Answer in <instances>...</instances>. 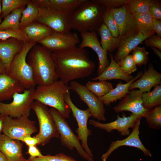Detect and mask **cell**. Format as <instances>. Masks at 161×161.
Segmentation results:
<instances>
[{
    "instance_id": "obj_11",
    "label": "cell",
    "mask_w": 161,
    "mask_h": 161,
    "mask_svg": "<svg viewBox=\"0 0 161 161\" xmlns=\"http://www.w3.org/2000/svg\"><path fill=\"white\" fill-rule=\"evenodd\" d=\"M35 122L29 117L13 118L6 116L2 128L3 134L14 140L21 141L25 137L31 136L38 130Z\"/></svg>"
},
{
    "instance_id": "obj_46",
    "label": "cell",
    "mask_w": 161,
    "mask_h": 161,
    "mask_svg": "<svg viewBox=\"0 0 161 161\" xmlns=\"http://www.w3.org/2000/svg\"><path fill=\"white\" fill-rule=\"evenodd\" d=\"M21 141L24 143L28 147L38 145V139L35 137L28 136L24 137Z\"/></svg>"
},
{
    "instance_id": "obj_9",
    "label": "cell",
    "mask_w": 161,
    "mask_h": 161,
    "mask_svg": "<svg viewBox=\"0 0 161 161\" xmlns=\"http://www.w3.org/2000/svg\"><path fill=\"white\" fill-rule=\"evenodd\" d=\"M37 7L38 13L36 21L46 26L55 32H70L71 29L69 20L73 12H62L47 7Z\"/></svg>"
},
{
    "instance_id": "obj_25",
    "label": "cell",
    "mask_w": 161,
    "mask_h": 161,
    "mask_svg": "<svg viewBox=\"0 0 161 161\" xmlns=\"http://www.w3.org/2000/svg\"><path fill=\"white\" fill-rule=\"evenodd\" d=\"M110 61L108 66L103 72L97 77L91 79L92 80H107L119 79L126 83L131 80L134 77L125 73L114 59L113 55H110Z\"/></svg>"
},
{
    "instance_id": "obj_24",
    "label": "cell",
    "mask_w": 161,
    "mask_h": 161,
    "mask_svg": "<svg viewBox=\"0 0 161 161\" xmlns=\"http://www.w3.org/2000/svg\"><path fill=\"white\" fill-rule=\"evenodd\" d=\"M37 7L49 8L62 12H73L86 0H34Z\"/></svg>"
},
{
    "instance_id": "obj_16",
    "label": "cell",
    "mask_w": 161,
    "mask_h": 161,
    "mask_svg": "<svg viewBox=\"0 0 161 161\" xmlns=\"http://www.w3.org/2000/svg\"><path fill=\"white\" fill-rule=\"evenodd\" d=\"M141 117L131 113L126 116L124 114L122 117L117 115V119L107 123H102L93 120L89 121V123L94 127L103 130L108 133L117 130L123 136H128L130 134V128H132L139 118Z\"/></svg>"
},
{
    "instance_id": "obj_40",
    "label": "cell",
    "mask_w": 161,
    "mask_h": 161,
    "mask_svg": "<svg viewBox=\"0 0 161 161\" xmlns=\"http://www.w3.org/2000/svg\"><path fill=\"white\" fill-rule=\"evenodd\" d=\"M27 161H77L73 158L63 153H60L55 155H47L41 157H30Z\"/></svg>"
},
{
    "instance_id": "obj_45",
    "label": "cell",
    "mask_w": 161,
    "mask_h": 161,
    "mask_svg": "<svg viewBox=\"0 0 161 161\" xmlns=\"http://www.w3.org/2000/svg\"><path fill=\"white\" fill-rule=\"evenodd\" d=\"M27 153L30 155V157L33 158L39 157L44 156L36 145L28 147Z\"/></svg>"
},
{
    "instance_id": "obj_31",
    "label": "cell",
    "mask_w": 161,
    "mask_h": 161,
    "mask_svg": "<svg viewBox=\"0 0 161 161\" xmlns=\"http://www.w3.org/2000/svg\"><path fill=\"white\" fill-rule=\"evenodd\" d=\"M24 7L17 9L4 18L0 24V30L7 29H18L22 11Z\"/></svg>"
},
{
    "instance_id": "obj_18",
    "label": "cell",
    "mask_w": 161,
    "mask_h": 161,
    "mask_svg": "<svg viewBox=\"0 0 161 161\" xmlns=\"http://www.w3.org/2000/svg\"><path fill=\"white\" fill-rule=\"evenodd\" d=\"M143 93L139 90L133 89L123 98L114 108L117 113L123 111H129L131 113L143 117L148 109L143 105L142 95Z\"/></svg>"
},
{
    "instance_id": "obj_47",
    "label": "cell",
    "mask_w": 161,
    "mask_h": 161,
    "mask_svg": "<svg viewBox=\"0 0 161 161\" xmlns=\"http://www.w3.org/2000/svg\"><path fill=\"white\" fill-rule=\"evenodd\" d=\"M152 27L153 30L157 35L161 37V21L153 18Z\"/></svg>"
},
{
    "instance_id": "obj_30",
    "label": "cell",
    "mask_w": 161,
    "mask_h": 161,
    "mask_svg": "<svg viewBox=\"0 0 161 161\" xmlns=\"http://www.w3.org/2000/svg\"><path fill=\"white\" fill-rule=\"evenodd\" d=\"M142 99L143 106L147 109L161 105V85L154 87L151 91L143 93Z\"/></svg>"
},
{
    "instance_id": "obj_15",
    "label": "cell",
    "mask_w": 161,
    "mask_h": 161,
    "mask_svg": "<svg viewBox=\"0 0 161 161\" xmlns=\"http://www.w3.org/2000/svg\"><path fill=\"white\" fill-rule=\"evenodd\" d=\"M142 117L137 120L132 129L131 133L126 138L122 140L112 142L107 151L101 156L102 161H106L111 154L116 149L122 146H129L137 148L141 150L144 155L147 156L152 157V154L148 149L143 144L139 137L140 126Z\"/></svg>"
},
{
    "instance_id": "obj_32",
    "label": "cell",
    "mask_w": 161,
    "mask_h": 161,
    "mask_svg": "<svg viewBox=\"0 0 161 161\" xmlns=\"http://www.w3.org/2000/svg\"><path fill=\"white\" fill-rule=\"evenodd\" d=\"M91 92L98 97H103L114 88L112 84L106 80H100L98 82L89 81L85 85Z\"/></svg>"
},
{
    "instance_id": "obj_5",
    "label": "cell",
    "mask_w": 161,
    "mask_h": 161,
    "mask_svg": "<svg viewBox=\"0 0 161 161\" xmlns=\"http://www.w3.org/2000/svg\"><path fill=\"white\" fill-rule=\"evenodd\" d=\"M37 42L29 41L24 43L21 50L14 57L10 65L8 75L19 81L26 89L34 87V81L32 68L27 61L30 51Z\"/></svg>"
},
{
    "instance_id": "obj_52",
    "label": "cell",
    "mask_w": 161,
    "mask_h": 161,
    "mask_svg": "<svg viewBox=\"0 0 161 161\" xmlns=\"http://www.w3.org/2000/svg\"><path fill=\"white\" fill-rule=\"evenodd\" d=\"M1 13H2V6H1V0H0V24L2 22L1 18Z\"/></svg>"
},
{
    "instance_id": "obj_29",
    "label": "cell",
    "mask_w": 161,
    "mask_h": 161,
    "mask_svg": "<svg viewBox=\"0 0 161 161\" xmlns=\"http://www.w3.org/2000/svg\"><path fill=\"white\" fill-rule=\"evenodd\" d=\"M26 7L22 11L19 24V28H24L36 21L38 13L37 7L32 1L28 0Z\"/></svg>"
},
{
    "instance_id": "obj_37",
    "label": "cell",
    "mask_w": 161,
    "mask_h": 161,
    "mask_svg": "<svg viewBox=\"0 0 161 161\" xmlns=\"http://www.w3.org/2000/svg\"><path fill=\"white\" fill-rule=\"evenodd\" d=\"M151 0H129L127 5L132 14H141L148 12Z\"/></svg>"
},
{
    "instance_id": "obj_36",
    "label": "cell",
    "mask_w": 161,
    "mask_h": 161,
    "mask_svg": "<svg viewBox=\"0 0 161 161\" xmlns=\"http://www.w3.org/2000/svg\"><path fill=\"white\" fill-rule=\"evenodd\" d=\"M10 38L17 39L24 43L29 41L26 34L22 29L0 30V40L4 41Z\"/></svg>"
},
{
    "instance_id": "obj_21",
    "label": "cell",
    "mask_w": 161,
    "mask_h": 161,
    "mask_svg": "<svg viewBox=\"0 0 161 161\" xmlns=\"http://www.w3.org/2000/svg\"><path fill=\"white\" fill-rule=\"evenodd\" d=\"M24 43L19 40L10 38L0 40V60L8 74L10 64L15 55L22 49Z\"/></svg>"
},
{
    "instance_id": "obj_4",
    "label": "cell",
    "mask_w": 161,
    "mask_h": 161,
    "mask_svg": "<svg viewBox=\"0 0 161 161\" xmlns=\"http://www.w3.org/2000/svg\"><path fill=\"white\" fill-rule=\"evenodd\" d=\"M71 90L61 80L47 86H38L35 89L34 100L57 110L64 118H69L71 110L64 100V96Z\"/></svg>"
},
{
    "instance_id": "obj_28",
    "label": "cell",
    "mask_w": 161,
    "mask_h": 161,
    "mask_svg": "<svg viewBox=\"0 0 161 161\" xmlns=\"http://www.w3.org/2000/svg\"><path fill=\"white\" fill-rule=\"evenodd\" d=\"M22 29L26 34L29 41L36 42L54 32L46 26L38 22H34Z\"/></svg>"
},
{
    "instance_id": "obj_12",
    "label": "cell",
    "mask_w": 161,
    "mask_h": 161,
    "mask_svg": "<svg viewBox=\"0 0 161 161\" xmlns=\"http://www.w3.org/2000/svg\"><path fill=\"white\" fill-rule=\"evenodd\" d=\"M70 89L75 92L81 101L88 106L90 113L98 121H105L106 110L99 97L90 91L85 86L74 80L70 82Z\"/></svg>"
},
{
    "instance_id": "obj_51",
    "label": "cell",
    "mask_w": 161,
    "mask_h": 161,
    "mask_svg": "<svg viewBox=\"0 0 161 161\" xmlns=\"http://www.w3.org/2000/svg\"><path fill=\"white\" fill-rule=\"evenodd\" d=\"M0 161H7L4 154L0 151Z\"/></svg>"
},
{
    "instance_id": "obj_27",
    "label": "cell",
    "mask_w": 161,
    "mask_h": 161,
    "mask_svg": "<svg viewBox=\"0 0 161 161\" xmlns=\"http://www.w3.org/2000/svg\"><path fill=\"white\" fill-rule=\"evenodd\" d=\"M97 31L101 38V46L106 52H111L117 49L121 39L114 37L105 24L103 23Z\"/></svg>"
},
{
    "instance_id": "obj_38",
    "label": "cell",
    "mask_w": 161,
    "mask_h": 161,
    "mask_svg": "<svg viewBox=\"0 0 161 161\" xmlns=\"http://www.w3.org/2000/svg\"><path fill=\"white\" fill-rule=\"evenodd\" d=\"M103 22L114 37H119V29L113 16L112 9L106 8L103 16Z\"/></svg>"
},
{
    "instance_id": "obj_10",
    "label": "cell",
    "mask_w": 161,
    "mask_h": 161,
    "mask_svg": "<svg viewBox=\"0 0 161 161\" xmlns=\"http://www.w3.org/2000/svg\"><path fill=\"white\" fill-rule=\"evenodd\" d=\"M64 98L77 123L78 127L76 131L78 139L81 142L82 146L86 153L93 158V155L89 148L88 142V138L91 135L92 131L88 128L87 122L89 118L92 115L88 109L81 110L74 104L71 99L69 91L66 94Z\"/></svg>"
},
{
    "instance_id": "obj_17",
    "label": "cell",
    "mask_w": 161,
    "mask_h": 161,
    "mask_svg": "<svg viewBox=\"0 0 161 161\" xmlns=\"http://www.w3.org/2000/svg\"><path fill=\"white\" fill-rule=\"evenodd\" d=\"M82 41L79 47L84 48L89 47L93 49L97 55L99 61L97 70V76L101 74L109 65L107 53L102 48L95 32H87L80 33Z\"/></svg>"
},
{
    "instance_id": "obj_2",
    "label": "cell",
    "mask_w": 161,
    "mask_h": 161,
    "mask_svg": "<svg viewBox=\"0 0 161 161\" xmlns=\"http://www.w3.org/2000/svg\"><path fill=\"white\" fill-rule=\"evenodd\" d=\"M51 52L42 46L35 45L27 58L32 69L35 82L38 86H47L58 80Z\"/></svg>"
},
{
    "instance_id": "obj_44",
    "label": "cell",
    "mask_w": 161,
    "mask_h": 161,
    "mask_svg": "<svg viewBox=\"0 0 161 161\" xmlns=\"http://www.w3.org/2000/svg\"><path fill=\"white\" fill-rule=\"evenodd\" d=\"M145 43L147 47L155 48L161 50V37L157 35H152L145 40Z\"/></svg>"
},
{
    "instance_id": "obj_34",
    "label": "cell",
    "mask_w": 161,
    "mask_h": 161,
    "mask_svg": "<svg viewBox=\"0 0 161 161\" xmlns=\"http://www.w3.org/2000/svg\"><path fill=\"white\" fill-rule=\"evenodd\" d=\"M148 126L153 129L161 128V105L148 109L144 117Z\"/></svg>"
},
{
    "instance_id": "obj_26",
    "label": "cell",
    "mask_w": 161,
    "mask_h": 161,
    "mask_svg": "<svg viewBox=\"0 0 161 161\" xmlns=\"http://www.w3.org/2000/svg\"><path fill=\"white\" fill-rule=\"evenodd\" d=\"M143 71H139L133 79L130 81L123 84L121 82L117 83L116 87L111 90L105 95L99 97L104 104L109 106L112 103L122 99L129 93V87L133 82L140 78L143 73Z\"/></svg>"
},
{
    "instance_id": "obj_43",
    "label": "cell",
    "mask_w": 161,
    "mask_h": 161,
    "mask_svg": "<svg viewBox=\"0 0 161 161\" xmlns=\"http://www.w3.org/2000/svg\"><path fill=\"white\" fill-rule=\"evenodd\" d=\"M148 12L153 18L161 20V6L160 2L151 0Z\"/></svg>"
},
{
    "instance_id": "obj_13",
    "label": "cell",
    "mask_w": 161,
    "mask_h": 161,
    "mask_svg": "<svg viewBox=\"0 0 161 161\" xmlns=\"http://www.w3.org/2000/svg\"><path fill=\"white\" fill-rule=\"evenodd\" d=\"M51 53L61 52L76 47L79 39L76 32H53L38 42Z\"/></svg>"
},
{
    "instance_id": "obj_23",
    "label": "cell",
    "mask_w": 161,
    "mask_h": 161,
    "mask_svg": "<svg viewBox=\"0 0 161 161\" xmlns=\"http://www.w3.org/2000/svg\"><path fill=\"white\" fill-rule=\"evenodd\" d=\"M26 89L21 83L7 74H0V102L12 98L17 92Z\"/></svg>"
},
{
    "instance_id": "obj_41",
    "label": "cell",
    "mask_w": 161,
    "mask_h": 161,
    "mask_svg": "<svg viewBox=\"0 0 161 161\" xmlns=\"http://www.w3.org/2000/svg\"><path fill=\"white\" fill-rule=\"evenodd\" d=\"M123 71L126 74L130 75L137 70V66L131 55H129L117 62Z\"/></svg>"
},
{
    "instance_id": "obj_33",
    "label": "cell",
    "mask_w": 161,
    "mask_h": 161,
    "mask_svg": "<svg viewBox=\"0 0 161 161\" xmlns=\"http://www.w3.org/2000/svg\"><path fill=\"white\" fill-rule=\"evenodd\" d=\"M133 14L140 32L145 35L154 31L152 27L153 18L149 12L141 14Z\"/></svg>"
},
{
    "instance_id": "obj_49",
    "label": "cell",
    "mask_w": 161,
    "mask_h": 161,
    "mask_svg": "<svg viewBox=\"0 0 161 161\" xmlns=\"http://www.w3.org/2000/svg\"><path fill=\"white\" fill-rule=\"evenodd\" d=\"M0 74H7L3 64L0 60Z\"/></svg>"
},
{
    "instance_id": "obj_22",
    "label": "cell",
    "mask_w": 161,
    "mask_h": 161,
    "mask_svg": "<svg viewBox=\"0 0 161 161\" xmlns=\"http://www.w3.org/2000/svg\"><path fill=\"white\" fill-rule=\"evenodd\" d=\"M155 33L154 31L145 35L140 32L135 36L121 39L115 55L113 57L114 60L117 62L123 59L129 55L140 44Z\"/></svg>"
},
{
    "instance_id": "obj_8",
    "label": "cell",
    "mask_w": 161,
    "mask_h": 161,
    "mask_svg": "<svg viewBox=\"0 0 161 161\" xmlns=\"http://www.w3.org/2000/svg\"><path fill=\"white\" fill-rule=\"evenodd\" d=\"M49 110L59 133L61 144L69 151L75 148L79 155L86 160L94 161L93 158L83 149L77 136L74 133L66 118L55 109L51 108Z\"/></svg>"
},
{
    "instance_id": "obj_3",
    "label": "cell",
    "mask_w": 161,
    "mask_h": 161,
    "mask_svg": "<svg viewBox=\"0 0 161 161\" xmlns=\"http://www.w3.org/2000/svg\"><path fill=\"white\" fill-rule=\"evenodd\" d=\"M106 9L95 0H86L72 13L69 20L71 29L80 33L97 31L103 23Z\"/></svg>"
},
{
    "instance_id": "obj_1",
    "label": "cell",
    "mask_w": 161,
    "mask_h": 161,
    "mask_svg": "<svg viewBox=\"0 0 161 161\" xmlns=\"http://www.w3.org/2000/svg\"><path fill=\"white\" fill-rule=\"evenodd\" d=\"M51 55L58 78L66 84L88 77L95 70V64L84 48L76 47Z\"/></svg>"
},
{
    "instance_id": "obj_19",
    "label": "cell",
    "mask_w": 161,
    "mask_h": 161,
    "mask_svg": "<svg viewBox=\"0 0 161 161\" xmlns=\"http://www.w3.org/2000/svg\"><path fill=\"white\" fill-rule=\"evenodd\" d=\"M161 74L149 63L141 76L130 85L129 90L138 89L143 93L148 92L153 87L161 85Z\"/></svg>"
},
{
    "instance_id": "obj_50",
    "label": "cell",
    "mask_w": 161,
    "mask_h": 161,
    "mask_svg": "<svg viewBox=\"0 0 161 161\" xmlns=\"http://www.w3.org/2000/svg\"><path fill=\"white\" fill-rule=\"evenodd\" d=\"M152 50L154 51V53L157 55L159 58L161 59V52L160 50H158L157 48L154 47H151Z\"/></svg>"
},
{
    "instance_id": "obj_7",
    "label": "cell",
    "mask_w": 161,
    "mask_h": 161,
    "mask_svg": "<svg viewBox=\"0 0 161 161\" xmlns=\"http://www.w3.org/2000/svg\"><path fill=\"white\" fill-rule=\"evenodd\" d=\"M35 89V87H32L25 89L21 93H16L10 103L0 102V115L13 118L29 117L34 101L33 96Z\"/></svg>"
},
{
    "instance_id": "obj_35",
    "label": "cell",
    "mask_w": 161,
    "mask_h": 161,
    "mask_svg": "<svg viewBox=\"0 0 161 161\" xmlns=\"http://www.w3.org/2000/svg\"><path fill=\"white\" fill-rule=\"evenodd\" d=\"M27 0H1V18H3L14 10L24 7L28 2Z\"/></svg>"
},
{
    "instance_id": "obj_20",
    "label": "cell",
    "mask_w": 161,
    "mask_h": 161,
    "mask_svg": "<svg viewBox=\"0 0 161 161\" xmlns=\"http://www.w3.org/2000/svg\"><path fill=\"white\" fill-rule=\"evenodd\" d=\"M23 144L5 134H0V151L7 161H27L23 153Z\"/></svg>"
},
{
    "instance_id": "obj_6",
    "label": "cell",
    "mask_w": 161,
    "mask_h": 161,
    "mask_svg": "<svg viewBox=\"0 0 161 161\" xmlns=\"http://www.w3.org/2000/svg\"><path fill=\"white\" fill-rule=\"evenodd\" d=\"M31 109L35 113L39 123V131L35 136L38 140V145L44 146L53 138L59 139L55 122L47 106L35 101L32 104Z\"/></svg>"
},
{
    "instance_id": "obj_42",
    "label": "cell",
    "mask_w": 161,
    "mask_h": 161,
    "mask_svg": "<svg viewBox=\"0 0 161 161\" xmlns=\"http://www.w3.org/2000/svg\"><path fill=\"white\" fill-rule=\"evenodd\" d=\"M106 8L111 9L120 7L128 4L129 0H95Z\"/></svg>"
},
{
    "instance_id": "obj_39",
    "label": "cell",
    "mask_w": 161,
    "mask_h": 161,
    "mask_svg": "<svg viewBox=\"0 0 161 161\" xmlns=\"http://www.w3.org/2000/svg\"><path fill=\"white\" fill-rule=\"evenodd\" d=\"M148 54L144 47L137 46L132 51L131 55L136 66H140L148 63Z\"/></svg>"
},
{
    "instance_id": "obj_48",
    "label": "cell",
    "mask_w": 161,
    "mask_h": 161,
    "mask_svg": "<svg viewBox=\"0 0 161 161\" xmlns=\"http://www.w3.org/2000/svg\"><path fill=\"white\" fill-rule=\"evenodd\" d=\"M6 116L0 115V134L2 132L4 122Z\"/></svg>"
},
{
    "instance_id": "obj_14",
    "label": "cell",
    "mask_w": 161,
    "mask_h": 161,
    "mask_svg": "<svg viewBox=\"0 0 161 161\" xmlns=\"http://www.w3.org/2000/svg\"><path fill=\"white\" fill-rule=\"evenodd\" d=\"M112 11L118 27L119 37L121 40L135 36L140 32L133 14L130 11L127 4L112 9Z\"/></svg>"
}]
</instances>
